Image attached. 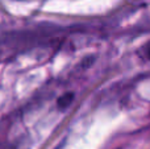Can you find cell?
Instances as JSON below:
<instances>
[{
  "instance_id": "1",
  "label": "cell",
  "mask_w": 150,
  "mask_h": 149,
  "mask_svg": "<svg viewBox=\"0 0 150 149\" xmlns=\"http://www.w3.org/2000/svg\"><path fill=\"white\" fill-rule=\"evenodd\" d=\"M74 100V94L73 92H66V94H63L62 96L58 98L57 100V106L59 110H65V108H67L69 106L73 103Z\"/></svg>"
},
{
  "instance_id": "2",
  "label": "cell",
  "mask_w": 150,
  "mask_h": 149,
  "mask_svg": "<svg viewBox=\"0 0 150 149\" xmlns=\"http://www.w3.org/2000/svg\"><path fill=\"white\" fill-rule=\"evenodd\" d=\"M146 53H148V55L150 57V42L148 44V46H146Z\"/></svg>"
},
{
  "instance_id": "3",
  "label": "cell",
  "mask_w": 150,
  "mask_h": 149,
  "mask_svg": "<svg viewBox=\"0 0 150 149\" xmlns=\"http://www.w3.org/2000/svg\"><path fill=\"white\" fill-rule=\"evenodd\" d=\"M0 149H13V148H11V147H5V148H0Z\"/></svg>"
}]
</instances>
